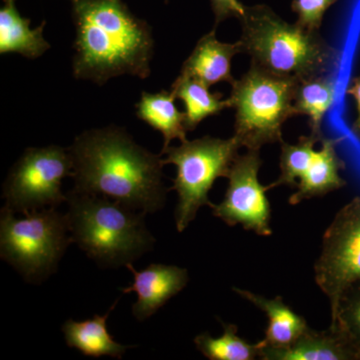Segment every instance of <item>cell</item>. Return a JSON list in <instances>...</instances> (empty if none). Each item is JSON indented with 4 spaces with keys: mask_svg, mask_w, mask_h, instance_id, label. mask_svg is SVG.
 <instances>
[{
    "mask_svg": "<svg viewBox=\"0 0 360 360\" xmlns=\"http://www.w3.org/2000/svg\"><path fill=\"white\" fill-rule=\"evenodd\" d=\"M79 193L96 194L134 210L155 213L165 205L161 155L139 146L122 127L82 132L68 148Z\"/></svg>",
    "mask_w": 360,
    "mask_h": 360,
    "instance_id": "obj_1",
    "label": "cell"
},
{
    "mask_svg": "<svg viewBox=\"0 0 360 360\" xmlns=\"http://www.w3.org/2000/svg\"><path fill=\"white\" fill-rule=\"evenodd\" d=\"M75 26L73 77L99 85L120 75H150V26L123 0H71Z\"/></svg>",
    "mask_w": 360,
    "mask_h": 360,
    "instance_id": "obj_2",
    "label": "cell"
},
{
    "mask_svg": "<svg viewBox=\"0 0 360 360\" xmlns=\"http://www.w3.org/2000/svg\"><path fill=\"white\" fill-rule=\"evenodd\" d=\"M239 21L243 52L259 70L300 82L328 75L340 66L342 54L319 32L286 22L265 4L245 6Z\"/></svg>",
    "mask_w": 360,
    "mask_h": 360,
    "instance_id": "obj_3",
    "label": "cell"
},
{
    "mask_svg": "<svg viewBox=\"0 0 360 360\" xmlns=\"http://www.w3.org/2000/svg\"><path fill=\"white\" fill-rule=\"evenodd\" d=\"M66 219L72 243L101 267L132 264L153 250L155 238L146 229V213L118 201L71 191Z\"/></svg>",
    "mask_w": 360,
    "mask_h": 360,
    "instance_id": "obj_4",
    "label": "cell"
},
{
    "mask_svg": "<svg viewBox=\"0 0 360 360\" xmlns=\"http://www.w3.org/2000/svg\"><path fill=\"white\" fill-rule=\"evenodd\" d=\"M297 82L252 65L234 80L229 99L236 110L233 136L243 148L260 149L283 141L284 122L296 115L293 99Z\"/></svg>",
    "mask_w": 360,
    "mask_h": 360,
    "instance_id": "obj_5",
    "label": "cell"
},
{
    "mask_svg": "<svg viewBox=\"0 0 360 360\" xmlns=\"http://www.w3.org/2000/svg\"><path fill=\"white\" fill-rule=\"evenodd\" d=\"M66 214L56 207L25 213L1 208L0 255L30 283L44 281L58 269L59 260L72 243Z\"/></svg>",
    "mask_w": 360,
    "mask_h": 360,
    "instance_id": "obj_6",
    "label": "cell"
},
{
    "mask_svg": "<svg viewBox=\"0 0 360 360\" xmlns=\"http://www.w3.org/2000/svg\"><path fill=\"white\" fill-rule=\"evenodd\" d=\"M241 148L236 136L229 139L205 136L161 150L160 155H165V165L176 167V177L169 191H176L179 195L174 213L177 231H186L200 207H212L208 193L215 180L227 179Z\"/></svg>",
    "mask_w": 360,
    "mask_h": 360,
    "instance_id": "obj_7",
    "label": "cell"
},
{
    "mask_svg": "<svg viewBox=\"0 0 360 360\" xmlns=\"http://www.w3.org/2000/svg\"><path fill=\"white\" fill-rule=\"evenodd\" d=\"M68 148L58 146L26 149L11 168L4 184L6 207L25 213L56 207L68 200L63 180L72 176Z\"/></svg>",
    "mask_w": 360,
    "mask_h": 360,
    "instance_id": "obj_8",
    "label": "cell"
},
{
    "mask_svg": "<svg viewBox=\"0 0 360 360\" xmlns=\"http://www.w3.org/2000/svg\"><path fill=\"white\" fill-rule=\"evenodd\" d=\"M314 274L333 317L341 295L360 281V196L343 206L324 232Z\"/></svg>",
    "mask_w": 360,
    "mask_h": 360,
    "instance_id": "obj_9",
    "label": "cell"
},
{
    "mask_svg": "<svg viewBox=\"0 0 360 360\" xmlns=\"http://www.w3.org/2000/svg\"><path fill=\"white\" fill-rule=\"evenodd\" d=\"M262 165L260 149H248L245 155H238L227 176L229 186L224 200L210 208L212 214L229 226L241 224L245 231L270 236L271 207L265 194L269 191L258 180Z\"/></svg>",
    "mask_w": 360,
    "mask_h": 360,
    "instance_id": "obj_10",
    "label": "cell"
},
{
    "mask_svg": "<svg viewBox=\"0 0 360 360\" xmlns=\"http://www.w3.org/2000/svg\"><path fill=\"white\" fill-rule=\"evenodd\" d=\"M134 274V283L129 288H122L123 293L135 292L137 302L132 305V314L137 321H143L179 295L189 281L186 269L153 264L141 271L135 270L132 264H127Z\"/></svg>",
    "mask_w": 360,
    "mask_h": 360,
    "instance_id": "obj_11",
    "label": "cell"
},
{
    "mask_svg": "<svg viewBox=\"0 0 360 360\" xmlns=\"http://www.w3.org/2000/svg\"><path fill=\"white\" fill-rule=\"evenodd\" d=\"M264 360H360V352L338 324L326 330L307 328L295 343L285 348H270L262 343Z\"/></svg>",
    "mask_w": 360,
    "mask_h": 360,
    "instance_id": "obj_12",
    "label": "cell"
},
{
    "mask_svg": "<svg viewBox=\"0 0 360 360\" xmlns=\"http://www.w3.org/2000/svg\"><path fill=\"white\" fill-rule=\"evenodd\" d=\"M243 52L240 42L225 44L219 41L215 30L198 40L188 58L182 65L180 75L212 87L219 82L233 84L231 73L232 58Z\"/></svg>",
    "mask_w": 360,
    "mask_h": 360,
    "instance_id": "obj_13",
    "label": "cell"
},
{
    "mask_svg": "<svg viewBox=\"0 0 360 360\" xmlns=\"http://www.w3.org/2000/svg\"><path fill=\"white\" fill-rule=\"evenodd\" d=\"M321 148L316 151L307 172L298 181L296 191L290 198V205H297L303 200L321 198L347 186L340 175L345 162L336 151L340 139L322 137Z\"/></svg>",
    "mask_w": 360,
    "mask_h": 360,
    "instance_id": "obj_14",
    "label": "cell"
},
{
    "mask_svg": "<svg viewBox=\"0 0 360 360\" xmlns=\"http://www.w3.org/2000/svg\"><path fill=\"white\" fill-rule=\"evenodd\" d=\"M233 290L264 311L269 319L265 329L264 347L270 348H285L295 343L302 333L309 328L304 317L295 314L284 303L281 296L266 298L255 295L251 291L234 288Z\"/></svg>",
    "mask_w": 360,
    "mask_h": 360,
    "instance_id": "obj_15",
    "label": "cell"
},
{
    "mask_svg": "<svg viewBox=\"0 0 360 360\" xmlns=\"http://www.w3.org/2000/svg\"><path fill=\"white\" fill-rule=\"evenodd\" d=\"M0 8V53H18L26 58L41 56L51 49L44 37L45 21L30 28V18H23L16 7V0H2Z\"/></svg>",
    "mask_w": 360,
    "mask_h": 360,
    "instance_id": "obj_16",
    "label": "cell"
},
{
    "mask_svg": "<svg viewBox=\"0 0 360 360\" xmlns=\"http://www.w3.org/2000/svg\"><path fill=\"white\" fill-rule=\"evenodd\" d=\"M118 300L105 314L94 315L92 319L84 321L68 319L63 326L65 342L68 347L79 350L85 356H110L120 359L130 345H122L116 342L110 335L106 321L113 311Z\"/></svg>",
    "mask_w": 360,
    "mask_h": 360,
    "instance_id": "obj_17",
    "label": "cell"
},
{
    "mask_svg": "<svg viewBox=\"0 0 360 360\" xmlns=\"http://www.w3.org/2000/svg\"><path fill=\"white\" fill-rule=\"evenodd\" d=\"M175 96L172 91L158 94L142 92L141 101L136 104V115L163 136L162 150L170 146L174 139L186 141V115L175 105Z\"/></svg>",
    "mask_w": 360,
    "mask_h": 360,
    "instance_id": "obj_18",
    "label": "cell"
},
{
    "mask_svg": "<svg viewBox=\"0 0 360 360\" xmlns=\"http://www.w3.org/2000/svg\"><path fill=\"white\" fill-rule=\"evenodd\" d=\"M335 96L336 80L333 73L297 82L293 108L296 115L309 118L310 134L322 135L324 115L335 103Z\"/></svg>",
    "mask_w": 360,
    "mask_h": 360,
    "instance_id": "obj_19",
    "label": "cell"
},
{
    "mask_svg": "<svg viewBox=\"0 0 360 360\" xmlns=\"http://www.w3.org/2000/svg\"><path fill=\"white\" fill-rule=\"evenodd\" d=\"M172 92L175 98L184 103L188 131H193L205 118L231 108V101L222 99L221 94H212L210 87L184 75H179L175 79L172 85Z\"/></svg>",
    "mask_w": 360,
    "mask_h": 360,
    "instance_id": "obj_20",
    "label": "cell"
},
{
    "mask_svg": "<svg viewBox=\"0 0 360 360\" xmlns=\"http://www.w3.org/2000/svg\"><path fill=\"white\" fill-rule=\"evenodd\" d=\"M224 328V335L212 338L208 333H203L194 338L198 350L210 360H255L260 359L262 342H248L238 335L236 324L220 321Z\"/></svg>",
    "mask_w": 360,
    "mask_h": 360,
    "instance_id": "obj_21",
    "label": "cell"
},
{
    "mask_svg": "<svg viewBox=\"0 0 360 360\" xmlns=\"http://www.w3.org/2000/svg\"><path fill=\"white\" fill-rule=\"evenodd\" d=\"M323 135L310 134L298 139L297 143L290 144L281 142V175L276 181L267 186V191L276 187L288 186H297V179H302L309 169L316 153L315 144L321 141Z\"/></svg>",
    "mask_w": 360,
    "mask_h": 360,
    "instance_id": "obj_22",
    "label": "cell"
},
{
    "mask_svg": "<svg viewBox=\"0 0 360 360\" xmlns=\"http://www.w3.org/2000/svg\"><path fill=\"white\" fill-rule=\"evenodd\" d=\"M331 324H338L360 352V281L352 284L341 295Z\"/></svg>",
    "mask_w": 360,
    "mask_h": 360,
    "instance_id": "obj_23",
    "label": "cell"
},
{
    "mask_svg": "<svg viewBox=\"0 0 360 360\" xmlns=\"http://www.w3.org/2000/svg\"><path fill=\"white\" fill-rule=\"evenodd\" d=\"M338 0H293L291 9L297 14L298 25L319 32L324 14Z\"/></svg>",
    "mask_w": 360,
    "mask_h": 360,
    "instance_id": "obj_24",
    "label": "cell"
},
{
    "mask_svg": "<svg viewBox=\"0 0 360 360\" xmlns=\"http://www.w3.org/2000/svg\"><path fill=\"white\" fill-rule=\"evenodd\" d=\"M212 13L214 14V30L222 21L229 18L240 20L245 13V6L238 0H210Z\"/></svg>",
    "mask_w": 360,
    "mask_h": 360,
    "instance_id": "obj_25",
    "label": "cell"
},
{
    "mask_svg": "<svg viewBox=\"0 0 360 360\" xmlns=\"http://www.w3.org/2000/svg\"><path fill=\"white\" fill-rule=\"evenodd\" d=\"M347 94L354 99L357 111L356 118H355L354 123H352L350 130H352V134H354L355 137L360 139V75L350 80L349 86L347 87Z\"/></svg>",
    "mask_w": 360,
    "mask_h": 360,
    "instance_id": "obj_26",
    "label": "cell"
},
{
    "mask_svg": "<svg viewBox=\"0 0 360 360\" xmlns=\"http://www.w3.org/2000/svg\"><path fill=\"white\" fill-rule=\"evenodd\" d=\"M70 1H71V0H70Z\"/></svg>",
    "mask_w": 360,
    "mask_h": 360,
    "instance_id": "obj_27",
    "label": "cell"
}]
</instances>
